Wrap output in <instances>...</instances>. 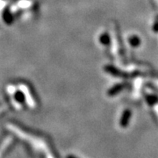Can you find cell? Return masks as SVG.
<instances>
[{"label":"cell","instance_id":"1","mask_svg":"<svg viewBox=\"0 0 158 158\" xmlns=\"http://www.w3.org/2000/svg\"><path fill=\"white\" fill-rule=\"evenodd\" d=\"M19 87H20L21 90L23 91V94H24V96L25 98H26V100H27V102H28V104H29L31 107H33V106H35V103H34L32 97H31V94H30L29 89H27V87L25 85H19Z\"/></svg>","mask_w":158,"mask_h":158},{"label":"cell","instance_id":"2","mask_svg":"<svg viewBox=\"0 0 158 158\" xmlns=\"http://www.w3.org/2000/svg\"><path fill=\"white\" fill-rule=\"evenodd\" d=\"M124 115H123V118H122V122H121V124L123 125V126H124V125H126L127 124V119H128V118L129 117H130V113L129 112H126V113H124Z\"/></svg>","mask_w":158,"mask_h":158},{"label":"cell","instance_id":"3","mask_svg":"<svg viewBox=\"0 0 158 158\" xmlns=\"http://www.w3.org/2000/svg\"><path fill=\"white\" fill-rule=\"evenodd\" d=\"M67 158H77V157H75V156H68V157Z\"/></svg>","mask_w":158,"mask_h":158}]
</instances>
